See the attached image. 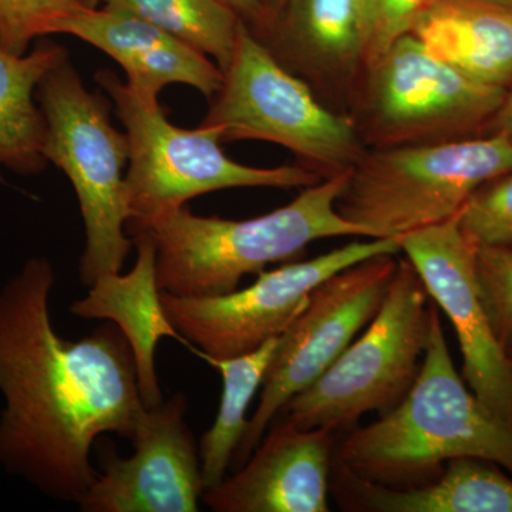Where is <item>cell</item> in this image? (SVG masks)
I'll list each match as a JSON object with an SVG mask.
<instances>
[{
    "mask_svg": "<svg viewBox=\"0 0 512 512\" xmlns=\"http://www.w3.org/2000/svg\"><path fill=\"white\" fill-rule=\"evenodd\" d=\"M84 3H86L87 6H90V8H97L100 0H84Z\"/></svg>",
    "mask_w": 512,
    "mask_h": 512,
    "instance_id": "31",
    "label": "cell"
},
{
    "mask_svg": "<svg viewBox=\"0 0 512 512\" xmlns=\"http://www.w3.org/2000/svg\"><path fill=\"white\" fill-rule=\"evenodd\" d=\"M349 171L303 188L288 205L261 217H201L183 205L154 218L134 235L144 232L156 244L161 292L224 295L238 289L245 275H258L276 262L298 261L319 239L367 238L365 229L336 210Z\"/></svg>",
    "mask_w": 512,
    "mask_h": 512,
    "instance_id": "3",
    "label": "cell"
},
{
    "mask_svg": "<svg viewBox=\"0 0 512 512\" xmlns=\"http://www.w3.org/2000/svg\"><path fill=\"white\" fill-rule=\"evenodd\" d=\"M329 491L350 512H512V478L483 458L448 461L433 483L390 488L353 474L333 457Z\"/></svg>",
    "mask_w": 512,
    "mask_h": 512,
    "instance_id": "17",
    "label": "cell"
},
{
    "mask_svg": "<svg viewBox=\"0 0 512 512\" xmlns=\"http://www.w3.org/2000/svg\"><path fill=\"white\" fill-rule=\"evenodd\" d=\"M508 359H510L511 365H512V349L508 350L507 352Z\"/></svg>",
    "mask_w": 512,
    "mask_h": 512,
    "instance_id": "32",
    "label": "cell"
},
{
    "mask_svg": "<svg viewBox=\"0 0 512 512\" xmlns=\"http://www.w3.org/2000/svg\"><path fill=\"white\" fill-rule=\"evenodd\" d=\"M336 456L363 480L390 488L433 483L456 458H483L512 474V429L458 375L434 303L429 345L406 397L338 441Z\"/></svg>",
    "mask_w": 512,
    "mask_h": 512,
    "instance_id": "2",
    "label": "cell"
},
{
    "mask_svg": "<svg viewBox=\"0 0 512 512\" xmlns=\"http://www.w3.org/2000/svg\"><path fill=\"white\" fill-rule=\"evenodd\" d=\"M339 431L301 429L281 416L237 473L202 494L215 512H329Z\"/></svg>",
    "mask_w": 512,
    "mask_h": 512,
    "instance_id": "14",
    "label": "cell"
},
{
    "mask_svg": "<svg viewBox=\"0 0 512 512\" xmlns=\"http://www.w3.org/2000/svg\"><path fill=\"white\" fill-rule=\"evenodd\" d=\"M96 82L109 94L130 148L126 173L127 232L208 192L231 188H306L325 180L305 165L259 168L239 164L222 151L217 131L187 130L168 121L160 101L138 97L110 70Z\"/></svg>",
    "mask_w": 512,
    "mask_h": 512,
    "instance_id": "4",
    "label": "cell"
},
{
    "mask_svg": "<svg viewBox=\"0 0 512 512\" xmlns=\"http://www.w3.org/2000/svg\"><path fill=\"white\" fill-rule=\"evenodd\" d=\"M359 83L352 119L375 148L450 141L497 114L508 94L434 56L413 33L397 39Z\"/></svg>",
    "mask_w": 512,
    "mask_h": 512,
    "instance_id": "9",
    "label": "cell"
},
{
    "mask_svg": "<svg viewBox=\"0 0 512 512\" xmlns=\"http://www.w3.org/2000/svg\"><path fill=\"white\" fill-rule=\"evenodd\" d=\"M153 23L210 59L222 72L237 46L241 18L221 0H100Z\"/></svg>",
    "mask_w": 512,
    "mask_h": 512,
    "instance_id": "22",
    "label": "cell"
},
{
    "mask_svg": "<svg viewBox=\"0 0 512 512\" xmlns=\"http://www.w3.org/2000/svg\"><path fill=\"white\" fill-rule=\"evenodd\" d=\"M478 296L495 338L512 349V247L476 248Z\"/></svg>",
    "mask_w": 512,
    "mask_h": 512,
    "instance_id": "25",
    "label": "cell"
},
{
    "mask_svg": "<svg viewBox=\"0 0 512 512\" xmlns=\"http://www.w3.org/2000/svg\"><path fill=\"white\" fill-rule=\"evenodd\" d=\"M187 412V396L175 393L140 417L133 456L101 448V473L80 501L82 511L197 512L205 485Z\"/></svg>",
    "mask_w": 512,
    "mask_h": 512,
    "instance_id": "13",
    "label": "cell"
},
{
    "mask_svg": "<svg viewBox=\"0 0 512 512\" xmlns=\"http://www.w3.org/2000/svg\"><path fill=\"white\" fill-rule=\"evenodd\" d=\"M474 2L487 3V5L500 6V8L512 9V0H474Z\"/></svg>",
    "mask_w": 512,
    "mask_h": 512,
    "instance_id": "30",
    "label": "cell"
},
{
    "mask_svg": "<svg viewBox=\"0 0 512 512\" xmlns=\"http://www.w3.org/2000/svg\"><path fill=\"white\" fill-rule=\"evenodd\" d=\"M67 56L66 47L47 37L36 40L25 55L0 45V174L35 175L47 167L46 119L36 92L43 77Z\"/></svg>",
    "mask_w": 512,
    "mask_h": 512,
    "instance_id": "20",
    "label": "cell"
},
{
    "mask_svg": "<svg viewBox=\"0 0 512 512\" xmlns=\"http://www.w3.org/2000/svg\"><path fill=\"white\" fill-rule=\"evenodd\" d=\"M410 33L478 82L512 86V9L474 0H430Z\"/></svg>",
    "mask_w": 512,
    "mask_h": 512,
    "instance_id": "19",
    "label": "cell"
},
{
    "mask_svg": "<svg viewBox=\"0 0 512 512\" xmlns=\"http://www.w3.org/2000/svg\"><path fill=\"white\" fill-rule=\"evenodd\" d=\"M400 254V238L352 242L308 261L259 272L245 289L214 296L161 292V302L171 325L195 355H244L281 336L306 308L313 289L336 272L372 256Z\"/></svg>",
    "mask_w": 512,
    "mask_h": 512,
    "instance_id": "10",
    "label": "cell"
},
{
    "mask_svg": "<svg viewBox=\"0 0 512 512\" xmlns=\"http://www.w3.org/2000/svg\"><path fill=\"white\" fill-rule=\"evenodd\" d=\"M238 13L239 18L251 28L252 32H262L268 25V16L264 0H221Z\"/></svg>",
    "mask_w": 512,
    "mask_h": 512,
    "instance_id": "27",
    "label": "cell"
},
{
    "mask_svg": "<svg viewBox=\"0 0 512 512\" xmlns=\"http://www.w3.org/2000/svg\"><path fill=\"white\" fill-rule=\"evenodd\" d=\"M222 73L224 82L201 123L217 131L222 143L278 144L320 178L346 173L365 156L355 120L320 103L311 86L286 69L244 20Z\"/></svg>",
    "mask_w": 512,
    "mask_h": 512,
    "instance_id": "7",
    "label": "cell"
},
{
    "mask_svg": "<svg viewBox=\"0 0 512 512\" xmlns=\"http://www.w3.org/2000/svg\"><path fill=\"white\" fill-rule=\"evenodd\" d=\"M136 264L126 275L100 276L89 293L74 301L70 312L84 319L116 323L126 336L136 363L138 387L146 407L163 402L156 367V349L163 338L184 343L165 315L157 284V249L148 234L133 237Z\"/></svg>",
    "mask_w": 512,
    "mask_h": 512,
    "instance_id": "18",
    "label": "cell"
},
{
    "mask_svg": "<svg viewBox=\"0 0 512 512\" xmlns=\"http://www.w3.org/2000/svg\"><path fill=\"white\" fill-rule=\"evenodd\" d=\"M400 245L423 279L431 301L453 325L463 355L464 382L512 429V365L478 296L476 247L458 227L457 214L403 235Z\"/></svg>",
    "mask_w": 512,
    "mask_h": 512,
    "instance_id": "12",
    "label": "cell"
},
{
    "mask_svg": "<svg viewBox=\"0 0 512 512\" xmlns=\"http://www.w3.org/2000/svg\"><path fill=\"white\" fill-rule=\"evenodd\" d=\"M55 281L37 256L0 291V463L49 497L79 504L99 477L94 444L111 433L131 441L147 407L116 323L79 340L53 328Z\"/></svg>",
    "mask_w": 512,
    "mask_h": 512,
    "instance_id": "1",
    "label": "cell"
},
{
    "mask_svg": "<svg viewBox=\"0 0 512 512\" xmlns=\"http://www.w3.org/2000/svg\"><path fill=\"white\" fill-rule=\"evenodd\" d=\"M53 35L89 43L123 67L127 86L141 99L158 101L171 84L194 87L212 99L224 73L210 57L124 10L86 8L57 23Z\"/></svg>",
    "mask_w": 512,
    "mask_h": 512,
    "instance_id": "15",
    "label": "cell"
},
{
    "mask_svg": "<svg viewBox=\"0 0 512 512\" xmlns=\"http://www.w3.org/2000/svg\"><path fill=\"white\" fill-rule=\"evenodd\" d=\"M279 338L266 340L261 348L234 357L198 355L222 377L220 410L211 429L201 437L200 461L205 490L227 477L237 448L247 433V410L264 383Z\"/></svg>",
    "mask_w": 512,
    "mask_h": 512,
    "instance_id": "21",
    "label": "cell"
},
{
    "mask_svg": "<svg viewBox=\"0 0 512 512\" xmlns=\"http://www.w3.org/2000/svg\"><path fill=\"white\" fill-rule=\"evenodd\" d=\"M365 25V70L400 37L412 32L414 22L430 0H360Z\"/></svg>",
    "mask_w": 512,
    "mask_h": 512,
    "instance_id": "26",
    "label": "cell"
},
{
    "mask_svg": "<svg viewBox=\"0 0 512 512\" xmlns=\"http://www.w3.org/2000/svg\"><path fill=\"white\" fill-rule=\"evenodd\" d=\"M90 8L84 0H0V45L15 55L55 32L57 23Z\"/></svg>",
    "mask_w": 512,
    "mask_h": 512,
    "instance_id": "24",
    "label": "cell"
},
{
    "mask_svg": "<svg viewBox=\"0 0 512 512\" xmlns=\"http://www.w3.org/2000/svg\"><path fill=\"white\" fill-rule=\"evenodd\" d=\"M46 119L45 157L69 178L86 231L80 282L121 272L134 247L128 235L126 173L130 148L110 119L109 103L90 93L69 56L37 87Z\"/></svg>",
    "mask_w": 512,
    "mask_h": 512,
    "instance_id": "5",
    "label": "cell"
},
{
    "mask_svg": "<svg viewBox=\"0 0 512 512\" xmlns=\"http://www.w3.org/2000/svg\"><path fill=\"white\" fill-rule=\"evenodd\" d=\"M495 116H497L500 133L507 134L512 140V93L507 94V99H505L503 106Z\"/></svg>",
    "mask_w": 512,
    "mask_h": 512,
    "instance_id": "28",
    "label": "cell"
},
{
    "mask_svg": "<svg viewBox=\"0 0 512 512\" xmlns=\"http://www.w3.org/2000/svg\"><path fill=\"white\" fill-rule=\"evenodd\" d=\"M377 255L313 289L308 305L279 338L261 399L232 463L241 467L282 407L329 369L379 312L399 259Z\"/></svg>",
    "mask_w": 512,
    "mask_h": 512,
    "instance_id": "11",
    "label": "cell"
},
{
    "mask_svg": "<svg viewBox=\"0 0 512 512\" xmlns=\"http://www.w3.org/2000/svg\"><path fill=\"white\" fill-rule=\"evenodd\" d=\"M256 37L286 69L325 86L355 93L365 73L360 0H288Z\"/></svg>",
    "mask_w": 512,
    "mask_h": 512,
    "instance_id": "16",
    "label": "cell"
},
{
    "mask_svg": "<svg viewBox=\"0 0 512 512\" xmlns=\"http://www.w3.org/2000/svg\"><path fill=\"white\" fill-rule=\"evenodd\" d=\"M457 221L476 248L512 247V171L477 188L457 212Z\"/></svg>",
    "mask_w": 512,
    "mask_h": 512,
    "instance_id": "23",
    "label": "cell"
},
{
    "mask_svg": "<svg viewBox=\"0 0 512 512\" xmlns=\"http://www.w3.org/2000/svg\"><path fill=\"white\" fill-rule=\"evenodd\" d=\"M286 3H288V0H264L266 16H268V25H266V28H268V26L271 25L272 20L281 13V10L285 8ZM264 30H262V32H264ZM256 35H258V33H256Z\"/></svg>",
    "mask_w": 512,
    "mask_h": 512,
    "instance_id": "29",
    "label": "cell"
},
{
    "mask_svg": "<svg viewBox=\"0 0 512 512\" xmlns=\"http://www.w3.org/2000/svg\"><path fill=\"white\" fill-rule=\"evenodd\" d=\"M512 171V140L373 148L350 168L336 210L367 238H400L454 217L477 188Z\"/></svg>",
    "mask_w": 512,
    "mask_h": 512,
    "instance_id": "6",
    "label": "cell"
},
{
    "mask_svg": "<svg viewBox=\"0 0 512 512\" xmlns=\"http://www.w3.org/2000/svg\"><path fill=\"white\" fill-rule=\"evenodd\" d=\"M433 306L417 269L399 258L389 292L362 336L279 414L301 429L342 431L366 413H389L419 376Z\"/></svg>",
    "mask_w": 512,
    "mask_h": 512,
    "instance_id": "8",
    "label": "cell"
}]
</instances>
